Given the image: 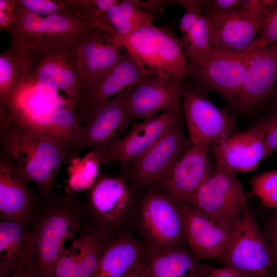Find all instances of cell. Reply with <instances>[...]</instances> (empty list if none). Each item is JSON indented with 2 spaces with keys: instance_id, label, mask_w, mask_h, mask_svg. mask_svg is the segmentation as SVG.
Segmentation results:
<instances>
[{
  "instance_id": "f1b7e54d",
  "label": "cell",
  "mask_w": 277,
  "mask_h": 277,
  "mask_svg": "<svg viewBox=\"0 0 277 277\" xmlns=\"http://www.w3.org/2000/svg\"><path fill=\"white\" fill-rule=\"evenodd\" d=\"M45 53L60 47L74 43L88 33L96 23L85 21L69 12L43 17Z\"/></svg>"
},
{
  "instance_id": "6da1fadb",
  "label": "cell",
  "mask_w": 277,
  "mask_h": 277,
  "mask_svg": "<svg viewBox=\"0 0 277 277\" xmlns=\"http://www.w3.org/2000/svg\"><path fill=\"white\" fill-rule=\"evenodd\" d=\"M0 145L1 153L16 164L29 182L35 184L41 200L57 194L55 181L60 169L78 155L71 142L19 122L2 106Z\"/></svg>"
},
{
  "instance_id": "836d02e7",
  "label": "cell",
  "mask_w": 277,
  "mask_h": 277,
  "mask_svg": "<svg viewBox=\"0 0 277 277\" xmlns=\"http://www.w3.org/2000/svg\"><path fill=\"white\" fill-rule=\"evenodd\" d=\"M249 184L251 193L259 199L262 207L277 209V169L253 176Z\"/></svg>"
},
{
  "instance_id": "ab89813d",
  "label": "cell",
  "mask_w": 277,
  "mask_h": 277,
  "mask_svg": "<svg viewBox=\"0 0 277 277\" xmlns=\"http://www.w3.org/2000/svg\"><path fill=\"white\" fill-rule=\"evenodd\" d=\"M243 0H209L204 13L224 15L240 10Z\"/></svg>"
},
{
  "instance_id": "e0dca14e",
  "label": "cell",
  "mask_w": 277,
  "mask_h": 277,
  "mask_svg": "<svg viewBox=\"0 0 277 277\" xmlns=\"http://www.w3.org/2000/svg\"><path fill=\"white\" fill-rule=\"evenodd\" d=\"M234 110L254 112L272 100L277 82V45L254 52Z\"/></svg>"
},
{
  "instance_id": "603a6c76",
  "label": "cell",
  "mask_w": 277,
  "mask_h": 277,
  "mask_svg": "<svg viewBox=\"0 0 277 277\" xmlns=\"http://www.w3.org/2000/svg\"><path fill=\"white\" fill-rule=\"evenodd\" d=\"M183 207L187 246L199 259H217L228 241L230 229L219 225L196 210Z\"/></svg>"
},
{
  "instance_id": "ba28073f",
  "label": "cell",
  "mask_w": 277,
  "mask_h": 277,
  "mask_svg": "<svg viewBox=\"0 0 277 277\" xmlns=\"http://www.w3.org/2000/svg\"><path fill=\"white\" fill-rule=\"evenodd\" d=\"M185 205L230 230L247 206V195L237 175L216 167Z\"/></svg>"
},
{
  "instance_id": "1f68e13d",
  "label": "cell",
  "mask_w": 277,
  "mask_h": 277,
  "mask_svg": "<svg viewBox=\"0 0 277 277\" xmlns=\"http://www.w3.org/2000/svg\"><path fill=\"white\" fill-rule=\"evenodd\" d=\"M104 159L103 152L96 150H90L82 157H72L68 162L66 191L78 192L91 188L100 176Z\"/></svg>"
},
{
  "instance_id": "d590c367",
  "label": "cell",
  "mask_w": 277,
  "mask_h": 277,
  "mask_svg": "<svg viewBox=\"0 0 277 277\" xmlns=\"http://www.w3.org/2000/svg\"><path fill=\"white\" fill-rule=\"evenodd\" d=\"M15 5L36 14L46 16L69 12L66 1L17 0Z\"/></svg>"
},
{
  "instance_id": "f546056e",
  "label": "cell",
  "mask_w": 277,
  "mask_h": 277,
  "mask_svg": "<svg viewBox=\"0 0 277 277\" xmlns=\"http://www.w3.org/2000/svg\"><path fill=\"white\" fill-rule=\"evenodd\" d=\"M154 17L133 0L118 1L97 21L122 40L153 23Z\"/></svg>"
},
{
  "instance_id": "7a4b0ae2",
  "label": "cell",
  "mask_w": 277,
  "mask_h": 277,
  "mask_svg": "<svg viewBox=\"0 0 277 277\" xmlns=\"http://www.w3.org/2000/svg\"><path fill=\"white\" fill-rule=\"evenodd\" d=\"M78 192L38 198L30 227L33 244L32 268L36 277H50L64 250V243L82 230Z\"/></svg>"
},
{
  "instance_id": "8d00e7d4",
  "label": "cell",
  "mask_w": 277,
  "mask_h": 277,
  "mask_svg": "<svg viewBox=\"0 0 277 277\" xmlns=\"http://www.w3.org/2000/svg\"><path fill=\"white\" fill-rule=\"evenodd\" d=\"M277 45V6L252 44L244 53Z\"/></svg>"
},
{
  "instance_id": "9c48e42d",
  "label": "cell",
  "mask_w": 277,
  "mask_h": 277,
  "mask_svg": "<svg viewBox=\"0 0 277 277\" xmlns=\"http://www.w3.org/2000/svg\"><path fill=\"white\" fill-rule=\"evenodd\" d=\"M253 54H237L213 48L200 61L189 63V76L206 92L222 97L234 110Z\"/></svg>"
},
{
  "instance_id": "cb8c5ba5",
  "label": "cell",
  "mask_w": 277,
  "mask_h": 277,
  "mask_svg": "<svg viewBox=\"0 0 277 277\" xmlns=\"http://www.w3.org/2000/svg\"><path fill=\"white\" fill-rule=\"evenodd\" d=\"M108 241L81 230L64 250L50 277H90Z\"/></svg>"
},
{
  "instance_id": "5bb4252c",
  "label": "cell",
  "mask_w": 277,
  "mask_h": 277,
  "mask_svg": "<svg viewBox=\"0 0 277 277\" xmlns=\"http://www.w3.org/2000/svg\"><path fill=\"white\" fill-rule=\"evenodd\" d=\"M183 118L182 107L135 123L126 134L103 152L104 163H115L123 167L128 165L146 152Z\"/></svg>"
},
{
  "instance_id": "4fadbf2b",
  "label": "cell",
  "mask_w": 277,
  "mask_h": 277,
  "mask_svg": "<svg viewBox=\"0 0 277 277\" xmlns=\"http://www.w3.org/2000/svg\"><path fill=\"white\" fill-rule=\"evenodd\" d=\"M125 92L103 104L80 126L72 141L78 151L88 149L104 152L119 138L133 119L125 105Z\"/></svg>"
},
{
  "instance_id": "4316f807",
  "label": "cell",
  "mask_w": 277,
  "mask_h": 277,
  "mask_svg": "<svg viewBox=\"0 0 277 277\" xmlns=\"http://www.w3.org/2000/svg\"><path fill=\"white\" fill-rule=\"evenodd\" d=\"M41 52L11 41L0 55V103H7L29 81Z\"/></svg>"
},
{
  "instance_id": "d6a6232c",
  "label": "cell",
  "mask_w": 277,
  "mask_h": 277,
  "mask_svg": "<svg viewBox=\"0 0 277 277\" xmlns=\"http://www.w3.org/2000/svg\"><path fill=\"white\" fill-rule=\"evenodd\" d=\"M182 40L190 62L199 61L210 53L213 47L209 18L202 13L191 32Z\"/></svg>"
},
{
  "instance_id": "ffe728a7",
  "label": "cell",
  "mask_w": 277,
  "mask_h": 277,
  "mask_svg": "<svg viewBox=\"0 0 277 277\" xmlns=\"http://www.w3.org/2000/svg\"><path fill=\"white\" fill-rule=\"evenodd\" d=\"M144 76L133 55L125 48L115 65L85 95L78 110L80 125L110 97L135 86Z\"/></svg>"
},
{
  "instance_id": "8fae6325",
  "label": "cell",
  "mask_w": 277,
  "mask_h": 277,
  "mask_svg": "<svg viewBox=\"0 0 277 277\" xmlns=\"http://www.w3.org/2000/svg\"><path fill=\"white\" fill-rule=\"evenodd\" d=\"M183 121L139 157L125 167L123 176L136 192L156 187L188 148Z\"/></svg>"
},
{
  "instance_id": "3957f363",
  "label": "cell",
  "mask_w": 277,
  "mask_h": 277,
  "mask_svg": "<svg viewBox=\"0 0 277 277\" xmlns=\"http://www.w3.org/2000/svg\"><path fill=\"white\" fill-rule=\"evenodd\" d=\"M122 177L99 176L81 204L82 230L107 240L134 229L139 201Z\"/></svg>"
},
{
  "instance_id": "52a82bcc",
  "label": "cell",
  "mask_w": 277,
  "mask_h": 277,
  "mask_svg": "<svg viewBox=\"0 0 277 277\" xmlns=\"http://www.w3.org/2000/svg\"><path fill=\"white\" fill-rule=\"evenodd\" d=\"M207 93L195 83H182L184 119L191 144L210 146L240 132L233 113L216 106Z\"/></svg>"
},
{
  "instance_id": "7c38bea8",
  "label": "cell",
  "mask_w": 277,
  "mask_h": 277,
  "mask_svg": "<svg viewBox=\"0 0 277 277\" xmlns=\"http://www.w3.org/2000/svg\"><path fill=\"white\" fill-rule=\"evenodd\" d=\"M275 8L244 10L224 15L204 13L210 22L213 48L244 54Z\"/></svg>"
},
{
  "instance_id": "83f0119b",
  "label": "cell",
  "mask_w": 277,
  "mask_h": 277,
  "mask_svg": "<svg viewBox=\"0 0 277 277\" xmlns=\"http://www.w3.org/2000/svg\"><path fill=\"white\" fill-rule=\"evenodd\" d=\"M10 113L19 122L57 135L72 144L80 126L77 111L67 106L13 109Z\"/></svg>"
},
{
  "instance_id": "7402d4cb",
  "label": "cell",
  "mask_w": 277,
  "mask_h": 277,
  "mask_svg": "<svg viewBox=\"0 0 277 277\" xmlns=\"http://www.w3.org/2000/svg\"><path fill=\"white\" fill-rule=\"evenodd\" d=\"M140 262L147 277H208L211 267L196 257L187 245L147 247Z\"/></svg>"
},
{
  "instance_id": "4dcf8cb0",
  "label": "cell",
  "mask_w": 277,
  "mask_h": 277,
  "mask_svg": "<svg viewBox=\"0 0 277 277\" xmlns=\"http://www.w3.org/2000/svg\"><path fill=\"white\" fill-rule=\"evenodd\" d=\"M26 49L42 52L44 43L43 17L16 7L13 1V16L5 29Z\"/></svg>"
},
{
  "instance_id": "60d3db41",
  "label": "cell",
  "mask_w": 277,
  "mask_h": 277,
  "mask_svg": "<svg viewBox=\"0 0 277 277\" xmlns=\"http://www.w3.org/2000/svg\"><path fill=\"white\" fill-rule=\"evenodd\" d=\"M203 13L195 9H187L181 18L179 30L181 39L184 38L191 32L199 17Z\"/></svg>"
},
{
  "instance_id": "2e32d148",
  "label": "cell",
  "mask_w": 277,
  "mask_h": 277,
  "mask_svg": "<svg viewBox=\"0 0 277 277\" xmlns=\"http://www.w3.org/2000/svg\"><path fill=\"white\" fill-rule=\"evenodd\" d=\"M210 146L191 144L155 187L181 205H185L213 172L208 159Z\"/></svg>"
},
{
  "instance_id": "44dd1931",
  "label": "cell",
  "mask_w": 277,
  "mask_h": 277,
  "mask_svg": "<svg viewBox=\"0 0 277 277\" xmlns=\"http://www.w3.org/2000/svg\"><path fill=\"white\" fill-rule=\"evenodd\" d=\"M36 79L65 91L77 112L85 93L77 72L71 44L43 53L30 80Z\"/></svg>"
},
{
  "instance_id": "30bf717a",
  "label": "cell",
  "mask_w": 277,
  "mask_h": 277,
  "mask_svg": "<svg viewBox=\"0 0 277 277\" xmlns=\"http://www.w3.org/2000/svg\"><path fill=\"white\" fill-rule=\"evenodd\" d=\"M71 48L85 95L115 65L125 47L121 38L96 22L88 33L72 43Z\"/></svg>"
},
{
  "instance_id": "b9f144b4",
  "label": "cell",
  "mask_w": 277,
  "mask_h": 277,
  "mask_svg": "<svg viewBox=\"0 0 277 277\" xmlns=\"http://www.w3.org/2000/svg\"><path fill=\"white\" fill-rule=\"evenodd\" d=\"M208 277H247L241 273L226 266L211 267Z\"/></svg>"
},
{
  "instance_id": "7bdbcfd3",
  "label": "cell",
  "mask_w": 277,
  "mask_h": 277,
  "mask_svg": "<svg viewBox=\"0 0 277 277\" xmlns=\"http://www.w3.org/2000/svg\"><path fill=\"white\" fill-rule=\"evenodd\" d=\"M140 262L133 266L121 277H147Z\"/></svg>"
},
{
  "instance_id": "277c9868",
  "label": "cell",
  "mask_w": 277,
  "mask_h": 277,
  "mask_svg": "<svg viewBox=\"0 0 277 277\" xmlns=\"http://www.w3.org/2000/svg\"><path fill=\"white\" fill-rule=\"evenodd\" d=\"M122 41L144 75L167 76L180 83L189 76L183 41L169 29L152 23Z\"/></svg>"
},
{
  "instance_id": "d4e9b609",
  "label": "cell",
  "mask_w": 277,
  "mask_h": 277,
  "mask_svg": "<svg viewBox=\"0 0 277 277\" xmlns=\"http://www.w3.org/2000/svg\"><path fill=\"white\" fill-rule=\"evenodd\" d=\"M33 254L30 228L17 221L1 219L0 275L32 267Z\"/></svg>"
},
{
  "instance_id": "5b68a950",
  "label": "cell",
  "mask_w": 277,
  "mask_h": 277,
  "mask_svg": "<svg viewBox=\"0 0 277 277\" xmlns=\"http://www.w3.org/2000/svg\"><path fill=\"white\" fill-rule=\"evenodd\" d=\"M139 198L134 229L148 248L187 245L183 205L154 187Z\"/></svg>"
},
{
  "instance_id": "e575fe53",
  "label": "cell",
  "mask_w": 277,
  "mask_h": 277,
  "mask_svg": "<svg viewBox=\"0 0 277 277\" xmlns=\"http://www.w3.org/2000/svg\"><path fill=\"white\" fill-rule=\"evenodd\" d=\"M69 12L85 21L96 23L117 0H65Z\"/></svg>"
},
{
  "instance_id": "f6af8a7d",
  "label": "cell",
  "mask_w": 277,
  "mask_h": 277,
  "mask_svg": "<svg viewBox=\"0 0 277 277\" xmlns=\"http://www.w3.org/2000/svg\"><path fill=\"white\" fill-rule=\"evenodd\" d=\"M272 100H273L274 101V106L273 109H277V88L276 89Z\"/></svg>"
},
{
  "instance_id": "484cf974",
  "label": "cell",
  "mask_w": 277,
  "mask_h": 277,
  "mask_svg": "<svg viewBox=\"0 0 277 277\" xmlns=\"http://www.w3.org/2000/svg\"><path fill=\"white\" fill-rule=\"evenodd\" d=\"M147 249L131 231L124 232L108 241L90 277H121L141 261Z\"/></svg>"
},
{
  "instance_id": "d6986e66",
  "label": "cell",
  "mask_w": 277,
  "mask_h": 277,
  "mask_svg": "<svg viewBox=\"0 0 277 277\" xmlns=\"http://www.w3.org/2000/svg\"><path fill=\"white\" fill-rule=\"evenodd\" d=\"M216 167L237 175L255 169L270 155L262 132L254 124L248 129L210 146Z\"/></svg>"
},
{
  "instance_id": "8992f818",
  "label": "cell",
  "mask_w": 277,
  "mask_h": 277,
  "mask_svg": "<svg viewBox=\"0 0 277 277\" xmlns=\"http://www.w3.org/2000/svg\"><path fill=\"white\" fill-rule=\"evenodd\" d=\"M247 277H271L276 270L268 242L254 214L246 206L230 230L217 259Z\"/></svg>"
},
{
  "instance_id": "ee69618b",
  "label": "cell",
  "mask_w": 277,
  "mask_h": 277,
  "mask_svg": "<svg viewBox=\"0 0 277 277\" xmlns=\"http://www.w3.org/2000/svg\"><path fill=\"white\" fill-rule=\"evenodd\" d=\"M0 277H36L32 267L12 273L1 274Z\"/></svg>"
},
{
  "instance_id": "f35d334b",
  "label": "cell",
  "mask_w": 277,
  "mask_h": 277,
  "mask_svg": "<svg viewBox=\"0 0 277 277\" xmlns=\"http://www.w3.org/2000/svg\"><path fill=\"white\" fill-rule=\"evenodd\" d=\"M270 209L272 211L263 222L259 223L269 246L277 270V209Z\"/></svg>"
},
{
  "instance_id": "74e56055",
  "label": "cell",
  "mask_w": 277,
  "mask_h": 277,
  "mask_svg": "<svg viewBox=\"0 0 277 277\" xmlns=\"http://www.w3.org/2000/svg\"><path fill=\"white\" fill-rule=\"evenodd\" d=\"M260 128L270 155L277 149V109L260 117L255 123Z\"/></svg>"
},
{
  "instance_id": "9a60e30c",
  "label": "cell",
  "mask_w": 277,
  "mask_h": 277,
  "mask_svg": "<svg viewBox=\"0 0 277 277\" xmlns=\"http://www.w3.org/2000/svg\"><path fill=\"white\" fill-rule=\"evenodd\" d=\"M182 83L164 76L144 75L126 90L125 103L133 118L146 120L182 107Z\"/></svg>"
},
{
  "instance_id": "ac0fdd59",
  "label": "cell",
  "mask_w": 277,
  "mask_h": 277,
  "mask_svg": "<svg viewBox=\"0 0 277 277\" xmlns=\"http://www.w3.org/2000/svg\"><path fill=\"white\" fill-rule=\"evenodd\" d=\"M20 168L9 157L0 155V218L31 227L38 196L30 188Z\"/></svg>"
}]
</instances>
